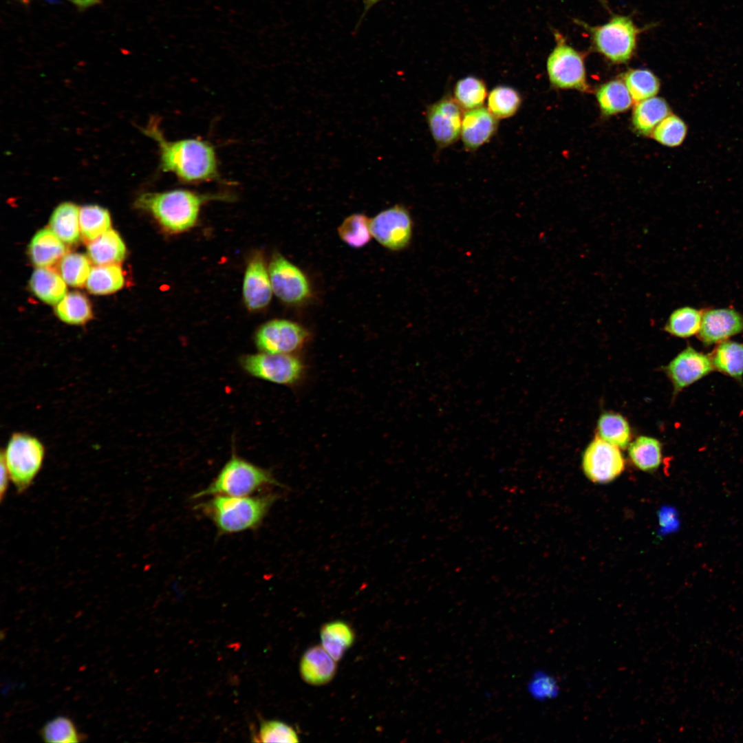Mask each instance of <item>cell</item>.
<instances>
[{
    "mask_svg": "<svg viewBox=\"0 0 743 743\" xmlns=\"http://www.w3.org/2000/svg\"><path fill=\"white\" fill-rule=\"evenodd\" d=\"M160 124L159 118L152 116L141 131L156 142L162 171L171 173L186 184L219 179L216 151L210 142L200 138L169 140Z\"/></svg>",
    "mask_w": 743,
    "mask_h": 743,
    "instance_id": "cell-1",
    "label": "cell"
},
{
    "mask_svg": "<svg viewBox=\"0 0 743 743\" xmlns=\"http://www.w3.org/2000/svg\"><path fill=\"white\" fill-rule=\"evenodd\" d=\"M279 498L274 493L248 496L213 495L197 506L221 535L257 528Z\"/></svg>",
    "mask_w": 743,
    "mask_h": 743,
    "instance_id": "cell-2",
    "label": "cell"
},
{
    "mask_svg": "<svg viewBox=\"0 0 743 743\" xmlns=\"http://www.w3.org/2000/svg\"><path fill=\"white\" fill-rule=\"evenodd\" d=\"M228 197L226 195H202L178 189L142 193L136 200L135 206L151 213L166 230L177 233L193 226L204 202Z\"/></svg>",
    "mask_w": 743,
    "mask_h": 743,
    "instance_id": "cell-3",
    "label": "cell"
},
{
    "mask_svg": "<svg viewBox=\"0 0 743 743\" xmlns=\"http://www.w3.org/2000/svg\"><path fill=\"white\" fill-rule=\"evenodd\" d=\"M286 488L272 472L239 456L234 452L210 484L197 492L193 499L206 496H248L266 488Z\"/></svg>",
    "mask_w": 743,
    "mask_h": 743,
    "instance_id": "cell-4",
    "label": "cell"
},
{
    "mask_svg": "<svg viewBox=\"0 0 743 743\" xmlns=\"http://www.w3.org/2000/svg\"><path fill=\"white\" fill-rule=\"evenodd\" d=\"M576 22L588 33L594 50L614 63H624L631 59L638 35L644 30L625 15H613L600 25L592 26L579 20Z\"/></svg>",
    "mask_w": 743,
    "mask_h": 743,
    "instance_id": "cell-5",
    "label": "cell"
},
{
    "mask_svg": "<svg viewBox=\"0 0 743 743\" xmlns=\"http://www.w3.org/2000/svg\"><path fill=\"white\" fill-rule=\"evenodd\" d=\"M45 454V446L36 437L24 432L11 435L1 457L19 493L24 492L32 484L43 466Z\"/></svg>",
    "mask_w": 743,
    "mask_h": 743,
    "instance_id": "cell-6",
    "label": "cell"
},
{
    "mask_svg": "<svg viewBox=\"0 0 743 743\" xmlns=\"http://www.w3.org/2000/svg\"><path fill=\"white\" fill-rule=\"evenodd\" d=\"M555 46L546 61L550 82L559 89L588 91L584 55L568 43L563 34L554 31Z\"/></svg>",
    "mask_w": 743,
    "mask_h": 743,
    "instance_id": "cell-7",
    "label": "cell"
},
{
    "mask_svg": "<svg viewBox=\"0 0 743 743\" xmlns=\"http://www.w3.org/2000/svg\"><path fill=\"white\" fill-rule=\"evenodd\" d=\"M239 363L249 375L282 385H295L304 372L303 362L294 354L259 352L242 356Z\"/></svg>",
    "mask_w": 743,
    "mask_h": 743,
    "instance_id": "cell-8",
    "label": "cell"
},
{
    "mask_svg": "<svg viewBox=\"0 0 743 743\" xmlns=\"http://www.w3.org/2000/svg\"><path fill=\"white\" fill-rule=\"evenodd\" d=\"M310 338V332L301 324L288 319H274L259 327L254 341L259 352L294 354L308 343Z\"/></svg>",
    "mask_w": 743,
    "mask_h": 743,
    "instance_id": "cell-9",
    "label": "cell"
},
{
    "mask_svg": "<svg viewBox=\"0 0 743 743\" xmlns=\"http://www.w3.org/2000/svg\"><path fill=\"white\" fill-rule=\"evenodd\" d=\"M272 292L283 303L299 305L312 297L307 276L280 253L273 254L268 266Z\"/></svg>",
    "mask_w": 743,
    "mask_h": 743,
    "instance_id": "cell-10",
    "label": "cell"
},
{
    "mask_svg": "<svg viewBox=\"0 0 743 743\" xmlns=\"http://www.w3.org/2000/svg\"><path fill=\"white\" fill-rule=\"evenodd\" d=\"M372 237L383 247L400 250L409 244L413 222L408 210L400 204L382 211L370 220Z\"/></svg>",
    "mask_w": 743,
    "mask_h": 743,
    "instance_id": "cell-11",
    "label": "cell"
},
{
    "mask_svg": "<svg viewBox=\"0 0 743 743\" xmlns=\"http://www.w3.org/2000/svg\"><path fill=\"white\" fill-rule=\"evenodd\" d=\"M582 466L589 480L607 483L621 475L625 460L620 448L596 436L584 451Z\"/></svg>",
    "mask_w": 743,
    "mask_h": 743,
    "instance_id": "cell-12",
    "label": "cell"
},
{
    "mask_svg": "<svg viewBox=\"0 0 743 743\" xmlns=\"http://www.w3.org/2000/svg\"><path fill=\"white\" fill-rule=\"evenodd\" d=\"M663 369L671 383L674 397L714 371L709 354L700 352L689 345Z\"/></svg>",
    "mask_w": 743,
    "mask_h": 743,
    "instance_id": "cell-13",
    "label": "cell"
},
{
    "mask_svg": "<svg viewBox=\"0 0 743 743\" xmlns=\"http://www.w3.org/2000/svg\"><path fill=\"white\" fill-rule=\"evenodd\" d=\"M462 109L449 96H444L428 106L427 122L432 138L440 148L451 145L460 138L464 114Z\"/></svg>",
    "mask_w": 743,
    "mask_h": 743,
    "instance_id": "cell-14",
    "label": "cell"
},
{
    "mask_svg": "<svg viewBox=\"0 0 743 743\" xmlns=\"http://www.w3.org/2000/svg\"><path fill=\"white\" fill-rule=\"evenodd\" d=\"M702 321L697 336L708 347L743 333V314L733 308H708L702 310Z\"/></svg>",
    "mask_w": 743,
    "mask_h": 743,
    "instance_id": "cell-15",
    "label": "cell"
},
{
    "mask_svg": "<svg viewBox=\"0 0 743 743\" xmlns=\"http://www.w3.org/2000/svg\"><path fill=\"white\" fill-rule=\"evenodd\" d=\"M272 292L269 272L264 259L261 253H256L249 260L244 274V303L249 310L263 309L269 304Z\"/></svg>",
    "mask_w": 743,
    "mask_h": 743,
    "instance_id": "cell-16",
    "label": "cell"
},
{
    "mask_svg": "<svg viewBox=\"0 0 743 743\" xmlns=\"http://www.w3.org/2000/svg\"><path fill=\"white\" fill-rule=\"evenodd\" d=\"M498 127V119L484 106L466 110L462 118L460 136L464 147L474 151L488 142Z\"/></svg>",
    "mask_w": 743,
    "mask_h": 743,
    "instance_id": "cell-17",
    "label": "cell"
},
{
    "mask_svg": "<svg viewBox=\"0 0 743 743\" xmlns=\"http://www.w3.org/2000/svg\"><path fill=\"white\" fill-rule=\"evenodd\" d=\"M335 660L322 646L316 645L308 649L300 663V673L305 682L312 685L329 682L336 671Z\"/></svg>",
    "mask_w": 743,
    "mask_h": 743,
    "instance_id": "cell-18",
    "label": "cell"
},
{
    "mask_svg": "<svg viewBox=\"0 0 743 743\" xmlns=\"http://www.w3.org/2000/svg\"><path fill=\"white\" fill-rule=\"evenodd\" d=\"M62 241L51 229L38 231L28 246L32 263L39 268H50L61 261L67 251Z\"/></svg>",
    "mask_w": 743,
    "mask_h": 743,
    "instance_id": "cell-19",
    "label": "cell"
},
{
    "mask_svg": "<svg viewBox=\"0 0 743 743\" xmlns=\"http://www.w3.org/2000/svg\"><path fill=\"white\" fill-rule=\"evenodd\" d=\"M714 370L743 384V343L727 340L709 354Z\"/></svg>",
    "mask_w": 743,
    "mask_h": 743,
    "instance_id": "cell-20",
    "label": "cell"
},
{
    "mask_svg": "<svg viewBox=\"0 0 743 743\" xmlns=\"http://www.w3.org/2000/svg\"><path fill=\"white\" fill-rule=\"evenodd\" d=\"M670 114L667 101L654 96L637 103L632 112V125L639 134L648 136Z\"/></svg>",
    "mask_w": 743,
    "mask_h": 743,
    "instance_id": "cell-21",
    "label": "cell"
},
{
    "mask_svg": "<svg viewBox=\"0 0 743 743\" xmlns=\"http://www.w3.org/2000/svg\"><path fill=\"white\" fill-rule=\"evenodd\" d=\"M125 245L118 233L109 229L97 239L89 241L87 255L96 265L117 264L125 257Z\"/></svg>",
    "mask_w": 743,
    "mask_h": 743,
    "instance_id": "cell-22",
    "label": "cell"
},
{
    "mask_svg": "<svg viewBox=\"0 0 743 743\" xmlns=\"http://www.w3.org/2000/svg\"><path fill=\"white\" fill-rule=\"evenodd\" d=\"M33 293L43 302L55 305L65 296V281L56 271L48 268L35 270L30 281Z\"/></svg>",
    "mask_w": 743,
    "mask_h": 743,
    "instance_id": "cell-23",
    "label": "cell"
},
{
    "mask_svg": "<svg viewBox=\"0 0 743 743\" xmlns=\"http://www.w3.org/2000/svg\"><path fill=\"white\" fill-rule=\"evenodd\" d=\"M79 208L72 202L59 204L50 219L51 230L65 243L73 244L80 237Z\"/></svg>",
    "mask_w": 743,
    "mask_h": 743,
    "instance_id": "cell-24",
    "label": "cell"
},
{
    "mask_svg": "<svg viewBox=\"0 0 743 743\" xmlns=\"http://www.w3.org/2000/svg\"><path fill=\"white\" fill-rule=\"evenodd\" d=\"M601 112L612 116L627 110L632 104V98L620 80H612L599 87L596 94Z\"/></svg>",
    "mask_w": 743,
    "mask_h": 743,
    "instance_id": "cell-25",
    "label": "cell"
},
{
    "mask_svg": "<svg viewBox=\"0 0 743 743\" xmlns=\"http://www.w3.org/2000/svg\"><path fill=\"white\" fill-rule=\"evenodd\" d=\"M321 638L322 647L335 661H338L353 644L354 634L345 622L336 621L322 627Z\"/></svg>",
    "mask_w": 743,
    "mask_h": 743,
    "instance_id": "cell-26",
    "label": "cell"
},
{
    "mask_svg": "<svg viewBox=\"0 0 743 743\" xmlns=\"http://www.w3.org/2000/svg\"><path fill=\"white\" fill-rule=\"evenodd\" d=\"M629 457L638 469L643 471L657 469L662 461V446L658 440L640 435L628 446Z\"/></svg>",
    "mask_w": 743,
    "mask_h": 743,
    "instance_id": "cell-27",
    "label": "cell"
},
{
    "mask_svg": "<svg viewBox=\"0 0 743 743\" xmlns=\"http://www.w3.org/2000/svg\"><path fill=\"white\" fill-rule=\"evenodd\" d=\"M599 437L618 446L626 449L630 444L631 429L627 420L620 413L605 412L597 422Z\"/></svg>",
    "mask_w": 743,
    "mask_h": 743,
    "instance_id": "cell-28",
    "label": "cell"
},
{
    "mask_svg": "<svg viewBox=\"0 0 743 743\" xmlns=\"http://www.w3.org/2000/svg\"><path fill=\"white\" fill-rule=\"evenodd\" d=\"M702 311L691 306H683L674 310L665 324L664 330L670 335L686 338L699 332Z\"/></svg>",
    "mask_w": 743,
    "mask_h": 743,
    "instance_id": "cell-29",
    "label": "cell"
},
{
    "mask_svg": "<svg viewBox=\"0 0 743 743\" xmlns=\"http://www.w3.org/2000/svg\"><path fill=\"white\" fill-rule=\"evenodd\" d=\"M55 312L62 321L69 325H83L93 316L89 300L78 292L67 294L57 303Z\"/></svg>",
    "mask_w": 743,
    "mask_h": 743,
    "instance_id": "cell-30",
    "label": "cell"
},
{
    "mask_svg": "<svg viewBox=\"0 0 743 743\" xmlns=\"http://www.w3.org/2000/svg\"><path fill=\"white\" fill-rule=\"evenodd\" d=\"M123 284L122 269L116 264L92 268L86 282L87 290L95 294L114 292L120 290Z\"/></svg>",
    "mask_w": 743,
    "mask_h": 743,
    "instance_id": "cell-31",
    "label": "cell"
},
{
    "mask_svg": "<svg viewBox=\"0 0 743 743\" xmlns=\"http://www.w3.org/2000/svg\"><path fill=\"white\" fill-rule=\"evenodd\" d=\"M109 211L98 205H86L80 208L79 227L84 239L91 241L110 229Z\"/></svg>",
    "mask_w": 743,
    "mask_h": 743,
    "instance_id": "cell-32",
    "label": "cell"
},
{
    "mask_svg": "<svg viewBox=\"0 0 743 743\" xmlns=\"http://www.w3.org/2000/svg\"><path fill=\"white\" fill-rule=\"evenodd\" d=\"M486 97L485 83L475 76L460 78L453 88V98L462 109L470 110L482 107Z\"/></svg>",
    "mask_w": 743,
    "mask_h": 743,
    "instance_id": "cell-33",
    "label": "cell"
},
{
    "mask_svg": "<svg viewBox=\"0 0 743 743\" xmlns=\"http://www.w3.org/2000/svg\"><path fill=\"white\" fill-rule=\"evenodd\" d=\"M521 105L519 91L508 85L493 87L487 97V108L497 119L512 117Z\"/></svg>",
    "mask_w": 743,
    "mask_h": 743,
    "instance_id": "cell-34",
    "label": "cell"
},
{
    "mask_svg": "<svg viewBox=\"0 0 743 743\" xmlns=\"http://www.w3.org/2000/svg\"><path fill=\"white\" fill-rule=\"evenodd\" d=\"M623 78L632 99L636 102L655 96L660 89L658 78L647 69H629Z\"/></svg>",
    "mask_w": 743,
    "mask_h": 743,
    "instance_id": "cell-35",
    "label": "cell"
},
{
    "mask_svg": "<svg viewBox=\"0 0 743 743\" xmlns=\"http://www.w3.org/2000/svg\"><path fill=\"white\" fill-rule=\"evenodd\" d=\"M370 220L364 214L354 213L346 217L338 228L341 239L352 248H362L368 244L372 235Z\"/></svg>",
    "mask_w": 743,
    "mask_h": 743,
    "instance_id": "cell-36",
    "label": "cell"
},
{
    "mask_svg": "<svg viewBox=\"0 0 743 743\" xmlns=\"http://www.w3.org/2000/svg\"><path fill=\"white\" fill-rule=\"evenodd\" d=\"M40 735L44 742L55 743L79 742L85 738L74 722L64 715L47 721L40 730Z\"/></svg>",
    "mask_w": 743,
    "mask_h": 743,
    "instance_id": "cell-37",
    "label": "cell"
},
{
    "mask_svg": "<svg viewBox=\"0 0 743 743\" xmlns=\"http://www.w3.org/2000/svg\"><path fill=\"white\" fill-rule=\"evenodd\" d=\"M59 270L65 283L74 287H82L87 282L91 266L85 255L68 253L61 260Z\"/></svg>",
    "mask_w": 743,
    "mask_h": 743,
    "instance_id": "cell-38",
    "label": "cell"
},
{
    "mask_svg": "<svg viewBox=\"0 0 743 743\" xmlns=\"http://www.w3.org/2000/svg\"><path fill=\"white\" fill-rule=\"evenodd\" d=\"M687 134V126L679 116L670 114L654 129L652 137L667 147H676L682 144Z\"/></svg>",
    "mask_w": 743,
    "mask_h": 743,
    "instance_id": "cell-39",
    "label": "cell"
},
{
    "mask_svg": "<svg viewBox=\"0 0 743 743\" xmlns=\"http://www.w3.org/2000/svg\"><path fill=\"white\" fill-rule=\"evenodd\" d=\"M256 742L293 743L299 741L296 731L286 723L279 720L263 721Z\"/></svg>",
    "mask_w": 743,
    "mask_h": 743,
    "instance_id": "cell-40",
    "label": "cell"
},
{
    "mask_svg": "<svg viewBox=\"0 0 743 743\" xmlns=\"http://www.w3.org/2000/svg\"><path fill=\"white\" fill-rule=\"evenodd\" d=\"M528 693L538 701L554 699L559 693L560 689L557 679L543 671L534 672L528 682Z\"/></svg>",
    "mask_w": 743,
    "mask_h": 743,
    "instance_id": "cell-41",
    "label": "cell"
},
{
    "mask_svg": "<svg viewBox=\"0 0 743 743\" xmlns=\"http://www.w3.org/2000/svg\"><path fill=\"white\" fill-rule=\"evenodd\" d=\"M9 479H10V475H9V473H8V471L7 469V467L6 466L4 460L1 457V482H0V499H1V501H2L3 499V497H4L5 495H6V493L8 486V480H9Z\"/></svg>",
    "mask_w": 743,
    "mask_h": 743,
    "instance_id": "cell-42",
    "label": "cell"
},
{
    "mask_svg": "<svg viewBox=\"0 0 743 743\" xmlns=\"http://www.w3.org/2000/svg\"><path fill=\"white\" fill-rule=\"evenodd\" d=\"M69 1H71L72 2H73L74 3H75V4L78 5V6H83V7H86V6H91V5L94 4V3H96L98 0H69Z\"/></svg>",
    "mask_w": 743,
    "mask_h": 743,
    "instance_id": "cell-43",
    "label": "cell"
},
{
    "mask_svg": "<svg viewBox=\"0 0 743 743\" xmlns=\"http://www.w3.org/2000/svg\"><path fill=\"white\" fill-rule=\"evenodd\" d=\"M363 1L365 7V10H367L369 9L372 6L375 5L376 3H378L380 0H363Z\"/></svg>",
    "mask_w": 743,
    "mask_h": 743,
    "instance_id": "cell-44",
    "label": "cell"
}]
</instances>
